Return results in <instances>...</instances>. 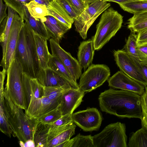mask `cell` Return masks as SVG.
I'll use <instances>...</instances> for the list:
<instances>
[{"mask_svg": "<svg viewBox=\"0 0 147 147\" xmlns=\"http://www.w3.org/2000/svg\"><path fill=\"white\" fill-rule=\"evenodd\" d=\"M98 100L103 112L121 118H141V96L137 93L110 88L100 94Z\"/></svg>", "mask_w": 147, "mask_h": 147, "instance_id": "cell-1", "label": "cell"}, {"mask_svg": "<svg viewBox=\"0 0 147 147\" xmlns=\"http://www.w3.org/2000/svg\"><path fill=\"white\" fill-rule=\"evenodd\" d=\"M14 57L21 64L24 73L31 78H38L41 69L36 51L34 32L26 22L20 33Z\"/></svg>", "mask_w": 147, "mask_h": 147, "instance_id": "cell-2", "label": "cell"}, {"mask_svg": "<svg viewBox=\"0 0 147 147\" xmlns=\"http://www.w3.org/2000/svg\"><path fill=\"white\" fill-rule=\"evenodd\" d=\"M4 97V112L13 136L24 143L28 140H33L34 134L38 122V119L28 117L24 112L23 109L16 105L5 90Z\"/></svg>", "mask_w": 147, "mask_h": 147, "instance_id": "cell-3", "label": "cell"}, {"mask_svg": "<svg viewBox=\"0 0 147 147\" xmlns=\"http://www.w3.org/2000/svg\"><path fill=\"white\" fill-rule=\"evenodd\" d=\"M123 22V16L113 8H107L104 11L92 38L95 50L101 49L115 35Z\"/></svg>", "mask_w": 147, "mask_h": 147, "instance_id": "cell-4", "label": "cell"}, {"mask_svg": "<svg viewBox=\"0 0 147 147\" xmlns=\"http://www.w3.org/2000/svg\"><path fill=\"white\" fill-rule=\"evenodd\" d=\"M23 73L21 64L14 57L6 72L7 78L4 90L16 105L25 110Z\"/></svg>", "mask_w": 147, "mask_h": 147, "instance_id": "cell-5", "label": "cell"}, {"mask_svg": "<svg viewBox=\"0 0 147 147\" xmlns=\"http://www.w3.org/2000/svg\"><path fill=\"white\" fill-rule=\"evenodd\" d=\"M94 147H127L125 124H110L99 133L92 136Z\"/></svg>", "mask_w": 147, "mask_h": 147, "instance_id": "cell-6", "label": "cell"}, {"mask_svg": "<svg viewBox=\"0 0 147 147\" xmlns=\"http://www.w3.org/2000/svg\"><path fill=\"white\" fill-rule=\"evenodd\" d=\"M111 5L104 0H98L88 4L86 9L74 20L76 31L84 40L87 32L98 16Z\"/></svg>", "mask_w": 147, "mask_h": 147, "instance_id": "cell-7", "label": "cell"}, {"mask_svg": "<svg viewBox=\"0 0 147 147\" xmlns=\"http://www.w3.org/2000/svg\"><path fill=\"white\" fill-rule=\"evenodd\" d=\"M110 75V70L107 65H91L81 75L79 88L85 92H89L102 85Z\"/></svg>", "mask_w": 147, "mask_h": 147, "instance_id": "cell-8", "label": "cell"}, {"mask_svg": "<svg viewBox=\"0 0 147 147\" xmlns=\"http://www.w3.org/2000/svg\"><path fill=\"white\" fill-rule=\"evenodd\" d=\"M114 56L120 71L146 87L147 80L132 57L123 49L115 51Z\"/></svg>", "mask_w": 147, "mask_h": 147, "instance_id": "cell-9", "label": "cell"}, {"mask_svg": "<svg viewBox=\"0 0 147 147\" xmlns=\"http://www.w3.org/2000/svg\"><path fill=\"white\" fill-rule=\"evenodd\" d=\"M24 23V20L16 12L13 18L8 37L5 54L2 58L0 64L6 71L14 57L20 33Z\"/></svg>", "mask_w": 147, "mask_h": 147, "instance_id": "cell-10", "label": "cell"}, {"mask_svg": "<svg viewBox=\"0 0 147 147\" xmlns=\"http://www.w3.org/2000/svg\"><path fill=\"white\" fill-rule=\"evenodd\" d=\"M73 121L84 131H96L100 128L102 120L101 115L96 108H88L71 114Z\"/></svg>", "mask_w": 147, "mask_h": 147, "instance_id": "cell-11", "label": "cell"}, {"mask_svg": "<svg viewBox=\"0 0 147 147\" xmlns=\"http://www.w3.org/2000/svg\"><path fill=\"white\" fill-rule=\"evenodd\" d=\"M49 42L51 55L57 57L61 61L73 80L77 82L82 75V69L78 60L63 49L59 43L52 38L49 39Z\"/></svg>", "mask_w": 147, "mask_h": 147, "instance_id": "cell-12", "label": "cell"}, {"mask_svg": "<svg viewBox=\"0 0 147 147\" xmlns=\"http://www.w3.org/2000/svg\"><path fill=\"white\" fill-rule=\"evenodd\" d=\"M107 81L110 87L134 92L140 96L145 91V86L121 71L109 78Z\"/></svg>", "mask_w": 147, "mask_h": 147, "instance_id": "cell-13", "label": "cell"}, {"mask_svg": "<svg viewBox=\"0 0 147 147\" xmlns=\"http://www.w3.org/2000/svg\"><path fill=\"white\" fill-rule=\"evenodd\" d=\"M48 125L47 147H58L60 144L70 140L75 134L76 126L73 121L60 126Z\"/></svg>", "mask_w": 147, "mask_h": 147, "instance_id": "cell-14", "label": "cell"}, {"mask_svg": "<svg viewBox=\"0 0 147 147\" xmlns=\"http://www.w3.org/2000/svg\"><path fill=\"white\" fill-rule=\"evenodd\" d=\"M85 92L79 88H71L65 91L59 107L62 115L73 113L83 101Z\"/></svg>", "mask_w": 147, "mask_h": 147, "instance_id": "cell-15", "label": "cell"}, {"mask_svg": "<svg viewBox=\"0 0 147 147\" xmlns=\"http://www.w3.org/2000/svg\"><path fill=\"white\" fill-rule=\"evenodd\" d=\"M40 20L44 24L51 38L58 43L64 34L69 29L62 22L51 16Z\"/></svg>", "mask_w": 147, "mask_h": 147, "instance_id": "cell-16", "label": "cell"}, {"mask_svg": "<svg viewBox=\"0 0 147 147\" xmlns=\"http://www.w3.org/2000/svg\"><path fill=\"white\" fill-rule=\"evenodd\" d=\"M37 79L44 86H67L73 88L66 80L49 67L41 69Z\"/></svg>", "mask_w": 147, "mask_h": 147, "instance_id": "cell-17", "label": "cell"}, {"mask_svg": "<svg viewBox=\"0 0 147 147\" xmlns=\"http://www.w3.org/2000/svg\"><path fill=\"white\" fill-rule=\"evenodd\" d=\"M95 50L92 39L81 42L78 48V60L85 71L92 63Z\"/></svg>", "mask_w": 147, "mask_h": 147, "instance_id": "cell-18", "label": "cell"}, {"mask_svg": "<svg viewBox=\"0 0 147 147\" xmlns=\"http://www.w3.org/2000/svg\"><path fill=\"white\" fill-rule=\"evenodd\" d=\"M47 7L49 16L57 19L69 29L71 28L74 20L70 16L57 0L50 1Z\"/></svg>", "mask_w": 147, "mask_h": 147, "instance_id": "cell-19", "label": "cell"}, {"mask_svg": "<svg viewBox=\"0 0 147 147\" xmlns=\"http://www.w3.org/2000/svg\"><path fill=\"white\" fill-rule=\"evenodd\" d=\"M48 65L49 67L64 78L73 88H79L78 84L73 80L66 67L57 57L51 55Z\"/></svg>", "mask_w": 147, "mask_h": 147, "instance_id": "cell-20", "label": "cell"}, {"mask_svg": "<svg viewBox=\"0 0 147 147\" xmlns=\"http://www.w3.org/2000/svg\"><path fill=\"white\" fill-rule=\"evenodd\" d=\"M34 32L36 51L40 65L41 69H45L48 67V63L51 55L48 48V40Z\"/></svg>", "mask_w": 147, "mask_h": 147, "instance_id": "cell-21", "label": "cell"}, {"mask_svg": "<svg viewBox=\"0 0 147 147\" xmlns=\"http://www.w3.org/2000/svg\"><path fill=\"white\" fill-rule=\"evenodd\" d=\"M8 13L6 17L0 23V42L2 48V58L5 55L7 43L10 31L13 18L16 12L14 9L8 6Z\"/></svg>", "mask_w": 147, "mask_h": 147, "instance_id": "cell-22", "label": "cell"}, {"mask_svg": "<svg viewBox=\"0 0 147 147\" xmlns=\"http://www.w3.org/2000/svg\"><path fill=\"white\" fill-rule=\"evenodd\" d=\"M127 24L128 28L135 33L147 28V11L134 14Z\"/></svg>", "mask_w": 147, "mask_h": 147, "instance_id": "cell-23", "label": "cell"}, {"mask_svg": "<svg viewBox=\"0 0 147 147\" xmlns=\"http://www.w3.org/2000/svg\"><path fill=\"white\" fill-rule=\"evenodd\" d=\"M49 125L38 121L33 136L35 147H47Z\"/></svg>", "mask_w": 147, "mask_h": 147, "instance_id": "cell-24", "label": "cell"}, {"mask_svg": "<svg viewBox=\"0 0 147 147\" xmlns=\"http://www.w3.org/2000/svg\"><path fill=\"white\" fill-rule=\"evenodd\" d=\"M58 147H94L92 136L79 134L75 137L59 145Z\"/></svg>", "mask_w": 147, "mask_h": 147, "instance_id": "cell-25", "label": "cell"}, {"mask_svg": "<svg viewBox=\"0 0 147 147\" xmlns=\"http://www.w3.org/2000/svg\"><path fill=\"white\" fill-rule=\"evenodd\" d=\"M24 20L28 23L35 33L48 40L51 38L44 24L40 19L36 20L32 17L26 6Z\"/></svg>", "mask_w": 147, "mask_h": 147, "instance_id": "cell-26", "label": "cell"}, {"mask_svg": "<svg viewBox=\"0 0 147 147\" xmlns=\"http://www.w3.org/2000/svg\"><path fill=\"white\" fill-rule=\"evenodd\" d=\"M127 145L129 147H147V130L142 127L133 132Z\"/></svg>", "mask_w": 147, "mask_h": 147, "instance_id": "cell-27", "label": "cell"}, {"mask_svg": "<svg viewBox=\"0 0 147 147\" xmlns=\"http://www.w3.org/2000/svg\"><path fill=\"white\" fill-rule=\"evenodd\" d=\"M25 6L30 15L36 20L49 16L47 6L45 5L32 0L26 3Z\"/></svg>", "mask_w": 147, "mask_h": 147, "instance_id": "cell-28", "label": "cell"}, {"mask_svg": "<svg viewBox=\"0 0 147 147\" xmlns=\"http://www.w3.org/2000/svg\"><path fill=\"white\" fill-rule=\"evenodd\" d=\"M71 88L67 86H44V96L61 103L65 91Z\"/></svg>", "mask_w": 147, "mask_h": 147, "instance_id": "cell-29", "label": "cell"}, {"mask_svg": "<svg viewBox=\"0 0 147 147\" xmlns=\"http://www.w3.org/2000/svg\"><path fill=\"white\" fill-rule=\"evenodd\" d=\"M119 5L123 10L133 14L147 11V0H135Z\"/></svg>", "mask_w": 147, "mask_h": 147, "instance_id": "cell-30", "label": "cell"}, {"mask_svg": "<svg viewBox=\"0 0 147 147\" xmlns=\"http://www.w3.org/2000/svg\"><path fill=\"white\" fill-rule=\"evenodd\" d=\"M136 33L131 32L127 40L123 50L131 57L139 60L137 48V34Z\"/></svg>", "mask_w": 147, "mask_h": 147, "instance_id": "cell-31", "label": "cell"}, {"mask_svg": "<svg viewBox=\"0 0 147 147\" xmlns=\"http://www.w3.org/2000/svg\"><path fill=\"white\" fill-rule=\"evenodd\" d=\"M7 6L16 11L24 20L25 13V5L32 0H3Z\"/></svg>", "mask_w": 147, "mask_h": 147, "instance_id": "cell-32", "label": "cell"}, {"mask_svg": "<svg viewBox=\"0 0 147 147\" xmlns=\"http://www.w3.org/2000/svg\"><path fill=\"white\" fill-rule=\"evenodd\" d=\"M4 98V96H0V129L2 132L11 138L12 132L4 113L3 106Z\"/></svg>", "mask_w": 147, "mask_h": 147, "instance_id": "cell-33", "label": "cell"}, {"mask_svg": "<svg viewBox=\"0 0 147 147\" xmlns=\"http://www.w3.org/2000/svg\"><path fill=\"white\" fill-rule=\"evenodd\" d=\"M59 107L40 117L37 119L38 121L49 124L57 120L62 116Z\"/></svg>", "mask_w": 147, "mask_h": 147, "instance_id": "cell-34", "label": "cell"}, {"mask_svg": "<svg viewBox=\"0 0 147 147\" xmlns=\"http://www.w3.org/2000/svg\"><path fill=\"white\" fill-rule=\"evenodd\" d=\"M66 12L74 20L81 14L76 9L71 5L66 0H57Z\"/></svg>", "mask_w": 147, "mask_h": 147, "instance_id": "cell-35", "label": "cell"}, {"mask_svg": "<svg viewBox=\"0 0 147 147\" xmlns=\"http://www.w3.org/2000/svg\"><path fill=\"white\" fill-rule=\"evenodd\" d=\"M142 115L140 119L142 127L147 130V96L146 92L141 96Z\"/></svg>", "mask_w": 147, "mask_h": 147, "instance_id": "cell-36", "label": "cell"}, {"mask_svg": "<svg viewBox=\"0 0 147 147\" xmlns=\"http://www.w3.org/2000/svg\"><path fill=\"white\" fill-rule=\"evenodd\" d=\"M137 48L139 60L147 62V42L137 43Z\"/></svg>", "mask_w": 147, "mask_h": 147, "instance_id": "cell-37", "label": "cell"}, {"mask_svg": "<svg viewBox=\"0 0 147 147\" xmlns=\"http://www.w3.org/2000/svg\"><path fill=\"white\" fill-rule=\"evenodd\" d=\"M73 121L71 114H67L62 115L57 120L48 125L55 126H60L67 124Z\"/></svg>", "mask_w": 147, "mask_h": 147, "instance_id": "cell-38", "label": "cell"}, {"mask_svg": "<svg viewBox=\"0 0 147 147\" xmlns=\"http://www.w3.org/2000/svg\"><path fill=\"white\" fill-rule=\"evenodd\" d=\"M71 5L81 13L88 4L83 0H66Z\"/></svg>", "mask_w": 147, "mask_h": 147, "instance_id": "cell-39", "label": "cell"}, {"mask_svg": "<svg viewBox=\"0 0 147 147\" xmlns=\"http://www.w3.org/2000/svg\"><path fill=\"white\" fill-rule=\"evenodd\" d=\"M132 57L147 80V62L141 61L134 58Z\"/></svg>", "mask_w": 147, "mask_h": 147, "instance_id": "cell-40", "label": "cell"}, {"mask_svg": "<svg viewBox=\"0 0 147 147\" xmlns=\"http://www.w3.org/2000/svg\"><path fill=\"white\" fill-rule=\"evenodd\" d=\"M7 7L5 3H3V0H0V24L7 16L6 12Z\"/></svg>", "mask_w": 147, "mask_h": 147, "instance_id": "cell-41", "label": "cell"}, {"mask_svg": "<svg viewBox=\"0 0 147 147\" xmlns=\"http://www.w3.org/2000/svg\"><path fill=\"white\" fill-rule=\"evenodd\" d=\"M137 43L147 42V28L137 33Z\"/></svg>", "mask_w": 147, "mask_h": 147, "instance_id": "cell-42", "label": "cell"}, {"mask_svg": "<svg viewBox=\"0 0 147 147\" xmlns=\"http://www.w3.org/2000/svg\"><path fill=\"white\" fill-rule=\"evenodd\" d=\"M6 71L3 69V70L0 72V94L3 95L4 91V80L6 74Z\"/></svg>", "mask_w": 147, "mask_h": 147, "instance_id": "cell-43", "label": "cell"}, {"mask_svg": "<svg viewBox=\"0 0 147 147\" xmlns=\"http://www.w3.org/2000/svg\"><path fill=\"white\" fill-rule=\"evenodd\" d=\"M35 147V143L33 140L30 139L24 143V147Z\"/></svg>", "mask_w": 147, "mask_h": 147, "instance_id": "cell-44", "label": "cell"}, {"mask_svg": "<svg viewBox=\"0 0 147 147\" xmlns=\"http://www.w3.org/2000/svg\"><path fill=\"white\" fill-rule=\"evenodd\" d=\"M107 2L111 1L116 3L119 5L135 0H104Z\"/></svg>", "mask_w": 147, "mask_h": 147, "instance_id": "cell-45", "label": "cell"}, {"mask_svg": "<svg viewBox=\"0 0 147 147\" xmlns=\"http://www.w3.org/2000/svg\"><path fill=\"white\" fill-rule=\"evenodd\" d=\"M35 1L43 5L47 6L50 1L49 0H32Z\"/></svg>", "mask_w": 147, "mask_h": 147, "instance_id": "cell-46", "label": "cell"}, {"mask_svg": "<svg viewBox=\"0 0 147 147\" xmlns=\"http://www.w3.org/2000/svg\"><path fill=\"white\" fill-rule=\"evenodd\" d=\"M86 3L89 4L98 0H83Z\"/></svg>", "mask_w": 147, "mask_h": 147, "instance_id": "cell-47", "label": "cell"}, {"mask_svg": "<svg viewBox=\"0 0 147 147\" xmlns=\"http://www.w3.org/2000/svg\"><path fill=\"white\" fill-rule=\"evenodd\" d=\"M145 92L147 96V86L145 87Z\"/></svg>", "mask_w": 147, "mask_h": 147, "instance_id": "cell-48", "label": "cell"}]
</instances>
